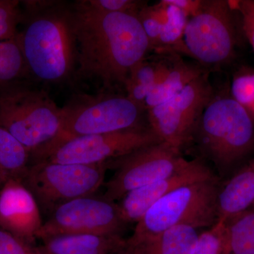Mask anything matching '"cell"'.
I'll return each mask as SVG.
<instances>
[{
    "instance_id": "obj_13",
    "label": "cell",
    "mask_w": 254,
    "mask_h": 254,
    "mask_svg": "<svg viewBox=\"0 0 254 254\" xmlns=\"http://www.w3.org/2000/svg\"><path fill=\"white\" fill-rule=\"evenodd\" d=\"M215 176L203 159L190 160L187 166L177 173L124 195L118 203L122 218L126 224L137 223L155 203L170 192L184 185Z\"/></svg>"
},
{
    "instance_id": "obj_16",
    "label": "cell",
    "mask_w": 254,
    "mask_h": 254,
    "mask_svg": "<svg viewBox=\"0 0 254 254\" xmlns=\"http://www.w3.org/2000/svg\"><path fill=\"white\" fill-rule=\"evenodd\" d=\"M254 204V158L223 185L217 198L218 221L226 222Z\"/></svg>"
},
{
    "instance_id": "obj_17",
    "label": "cell",
    "mask_w": 254,
    "mask_h": 254,
    "mask_svg": "<svg viewBox=\"0 0 254 254\" xmlns=\"http://www.w3.org/2000/svg\"><path fill=\"white\" fill-rule=\"evenodd\" d=\"M199 229L179 225L135 243L127 242L128 254H192Z\"/></svg>"
},
{
    "instance_id": "obj_24",
    "label": "cell",
    "mask_w": 254,
    "mask_h": 254,
    "mask_svg": "<svg viewBox=\"0 0 254 254\" xmlns=\"http://www.w3.org/2000/svg\"><path fill=\"white\" fill-rule=\"evenodd\" d=\"M137 16L148 38L150 51H156L162 28L168 19L166 4L163 1L154 6L147 4L140 10Z\"/></svg>"
},
{
    "instance_id": "obj_27",
    "label": "cell",
    "mask_w": 254,
    "mask_h": 254,
    "mask_svg": "<svg viewBox=\"0 0 254 254\" xmlns=\"http://www.w3.org/2000/svg\"><path fill=\"white\" fill-rule=\"evenodd\" d=\"M22 3L0 0V41L16 39L22 16Z\"/></svg>"
},
{
    "instance_id": "obj_10",
    "label": "cell",
    "mask_w": 254,
    "mask_h": 254,
    "mask_svg": "<svg viewBox=\"0 0 254 254\" xmlns=\"http://www.w3.org/2000/svg\"><path fill=\"white\" fill-rule=\"evenodd\" d=\"M163 142L148 127L70 138L32 157L31 163H56L95 165L108 163L146 145Z\"/></svg>"
},
{
    "instance_id": "obj_3",
    "label": "cell",
    "mask_w": 254,
    "mask_h": 254,
    "mask_svg": "<svg viewBox=\"0 0 254 254\" xmlns=\"http://www.w3.org/2000/svg\"><path fill=\"white\" fill-rule=\"evenodd\" d=\"M202 156L225 176L254 149V120L231 95H214L193 133ZM191 140V141H192Z\"/></svg>"
},
{
    "instance_id": "obj_29",
    "label": "cell",
    "mask_w": 254,
    "mask_h": 254,
    "mask_svg": "<svg viewBox=\"0 0 254 254\" xmlns=\"http://www.w3.org/2000/svg\"><path fill=\"white\" fill-rule=\"evenodd\" d=\"M0 254H41L34 243L0 229Z\"/></svg>"
},
{
    "instance_id": "obj_12",
    "label": "cell",
    "mask_w": 254,
    "mask_h": 254,
    "mask_svg": "<svg viewBox=\"0 0 254 254\" xmlns=\"http://www.w3.org/2000/svg\"><path fill=\"white\" fill-rule=\"evenodd\" d=\"M126 225L116 202L95 194L60 205L43 222L38 239L67 234H119Z\"/></svg>"
},
{
    "instance_id": "obj_8",
    "label": "cell",
    "mask_w": 254,
    "mask_h": 254,
    "mask_svg": "<svg viewBox=\"0 0 254 254\" xmlns=\"http://www.w3.org/2000/svg\"><path fill=\"white\" fill-rule=\"evenodd\" d=\"M144 113V109L126 95L103 94L75 100L63 108V126L59 136L41 152L76 137L143 127L141 120Z\"/></svg>"
},
{
    "instance_id": "obj_4",
    "label": "cell",
    "mask_w": 254,
    "mask_h": 254,
    "mask_svg": "<svg viewBox=\"0 0 254 254\" xmlns=\"http://www.w3.org/2000/svg\"><path fill=\"white\" fill-rule=\"evenodd\" d=\"M63 120V108L46 92L24 82L0 93V127L15 137L31 157L58 138Z\"/></svg>"
},
{
    "instance_id": "obj_33",
    "label": "cell",
    "mask_w": 254,
    "mask_h": 254,
    "mask_svg": "<svg viewBox=\"0 0 254 254\" xmlns=\"http://www.w3.org/2000/svg\"><path fill=\"white\" fill-rule=\"evenodd\" d=\"M1 186H2V185H1V183H0V189H1Z\"/></svg>"
},
{
    "instance_id": "obj_31",
    "label": "cell",
    "mask_w": 254,
    "mask_h": 254,
    "mask_svg": "<svg viewBox=\"0 0 254 254\" xmlns=\"http://www.w3.org/2000/svg\"><path fill=\"white\" fill-rule=\"evenodd\" d=\"M165 1L181 9L188 18L193 16L198 11L201 2L199 0H165Z\"/></svg>"
},
{
    "instance_id": "obj_25",
    "label": "cell",
    "mask_w": 254,
    "mask_h": 254,
    "mask_svg": "<svg viewBox=\"0 0 254 254\" xmlns=\"http://www.w3.org/2000/svg\"><path fill=\"white\" fill-rule=\"evenodd\" d=\"M230 95L254 120V69L244 66L232 78Z\"/></svg>"
},
{
    "instance_id": "obj_22",
    "label": "cell",
    "mask_w": 254,
    "mask_h": 254,
    "mask_svg": "<svg viewBox=\"0 0 254 254\" xmlns=\"http://www.w3.org/2000/svg\"><path fill=\"white\" fill-rule=\"evenodd\" d=\"M27 68L16 39L0 41V93L24 82Z\"/></svg>"
},
{
    "instance_id": "obj_5",
    "label": "cell",
    "mask_w": 254,
    "mask_h": 254,
    "mask_svg": "<svg viewBox=\"0 0 254 254\" xmlns=\"http://www.w3.org/2000/svg\"><path fill=\"white\" fill-rule=\"evenodd\" d=\"M220 178L188 184L165 195L136 223L128 243H135L179 225L200 229L218 222L217 198Z\"/></svg>"
},
{
    "instance_id": "obj_30",
    "label": "cell",
    "mask_w": 254,
    "mask_h": 254,
    "mask_svg": "<svg viewBox=\"0 0 254 254\" xmlns=\"http://www.w3.org/2000/svg\"><path fill=\"white\" fill-rule=\"evenodd\" d=\"M230 6L240 14L242 28L254 51V0L232 1Z\"/></svg>"
},
{
    "instance_id": "obj_14",
    "label": "cell",
    "mask_w": 254,
    "mask_h": 254,
    "mask_svg": "<svg viewBox=\"0 0 254 254\" xmlns=\"http://www.w3.org/2000/svg\"><path fill=\"white\" fill-rule=\"evenodd\" d=\"M43 225L38 202L21 180L0 189V229L34 243Z\"/></svg>"
},
{
    "instance_id": "obj_7",
    "label": "cell",
    "mask_w": 254,
    "mask_h": 254,
    "mask_svg": "<svg viewBox=\"0 0 254 254\" xmlns=\"http://www.w3.org/2000/svg\"><path fill=\"white\" fill-rule=\"evenodd\" d=\"M109 163L86 165L42 160L30 164L21 182L41 212L49 214L69 200L95 194L104 182Z\"/></svg>"
},
{
    "instance_id": "obj_21",
    "label": "cell",
    "mask_w": 254,
    "mask_h": 254,
    "mask_svg": "<svg viewBox=\"0 0 254 254\" xmlns=\"http://www.w3.org/2000/svg\"><path fill=\"white\" fill-rule=\"evenodd\" d=\"M228 254H254V209L225 222Z\"/></svg>"
},
{
    "instance_id": "obj_34",
    "label": "cell",
    "mask_w": 254,
    "mask_h": 254,
    "mask_svg": "<svg viewBox=\"0 0 254 254\" xmlns=\"http://www.w3.org/2000/svg\"><path fill=\"white\" fill-rule=\"evenodd\" d=\"M252 208H254V204L253 205V206L252 207Z\"/></svg>"
},
{
    "instance_id": "obj_2",
    "label": "cell",
    "mask_w": 254,
    "mask_h": 254,
    "mask_svg": "<svg viewBox=\"0 0 254 254\" xmlns=\"http://www.w3.org/2000/svg\"><path fill=\"white\" fill-rule=\"evenodd\" d=\"M23 2L16 41L28 76L53 85L75 78L78 49L73 4L58 1Z\"/></svg>"
},
{
    "instance_id": "obj_6",
    "label": "cell",
    "mask_w": 254,
    "mask_h": 254,
    "mask_svg": "<svg viewBox=\"0 0 254 254\" xmlns=\"http://www.w3.org/2000/svg\"><path fill=\"white\" fill-rule=\"evenodd\" d=\"M229 1L204 0L189 18L184 43L190 56L205 69L220 68L236 55L238 32Z\"/></svg>"
},
{
    "instance_id": "obj_20",
    "label": "cell",
    "mask_w": 254,
    "mask_h": 254,
    "mask_svg": "<svg viewBox=\"0 0 254 254\" xmlns=\"http://www.w3.org/2000/svg\"><path fill=\"white\" fill-rule=\"evenodd\" d=\"M163 63V60L150 61L145 58L131 68L125 81L126 96L143 109L145 98L156 85Z\"/></svg>"
},
{
    "instance_id": "obj_32",
    "label": "cell",
    "mask_w": 254,
    "mask_h": 254,
    "mask_svg": "<svg viewBox=\"0 0 254 254\" xmlns=\"http://www.w3.org/2000/svg\"><path fill=\"white\" fill-rule=\"evenodd\" d=\"M112 254H128L127 250V246L125 248L122 249V250H119L118 252H115V253Z\"/></svg>"
},
{
    "instance_id": "obj_19",
    "label": "cell",
    "mask_w": 254,
    "mask_h": 254,
    "mask_svg": "<svg viewBox=\"0 0 254 254\" xmlns=\"http://www.w3.org/2000/svg\"><path fill=\"white\" fill-rule=\"evenodd\" d=\"M31 153L9 131L0 127V183L22 180L31 163Z\"/></svg>"
},
{
    "instance_id": "obj_15",
    "label": "cell",
    "mask_w": 254,
    "mask_h": 254,
    "mask_svg": "<svg viewBox=\"0 0 254 254\" xmlns=\"http://www.w3.org/2000/svg\"><path fill=\"white\" fill-rule=\"evenodd\" d=\"M41 240V254H112L127 246L119 234H67Z\"/></svg>"
},
{
    "instance_id": "obj_28",
    "label": "cell",
    "mask_w": 254,
    "mask_h": 254,
    "mask_svg": "<svg viewBox=\"0 0 254 254\" xmlns=\"http://www.w3.org/2000/svg\"><path fill=\"white\" fill-rule=\"evenodd\" d=\"M88 6L104 12L127 13L138 15L148 3L135 0H86Z\"/></svg>"
},
{
    "instance_id": "obj_11",
    "label": "cell",
    "mask_w": 254,
    "mask_h": 254,
    "mask_svg": "<svg viewBox=\"0 0 254 254\" xmlns=\"http://www.w3.org/2000/svg\"><path fill=\"white\" fill-rule=\"evenodd\" d=\"M115 171L103 196L119 201L132 190L170 176L188 165L181 152L165 142L143 147L113 160Z\"/></svg>"
},
{
    "instance_id": "obj_9",
    "label": "cell",
    "mask_w": 254,
    "mask_h": 254,
    "mask_svg": "<svg viewBox=\"0 0 254 254\" xmlns=\"http://www.w3.org/2000/svg\"><path fill=\"white\" fill-rule=\"evenodd\" d=\"M215 95L208 71L165 103L146 112L150 129L160 141L181 152L191 141L207 105Z\"/></svg>"
},
{
    "instance_id": "obj_18",
    "label": "cell",
    "mask_w": 254,
    "mask_h": 254,
    "mask_svg": "<svg viewBox=\"0 0 254 254\" xmlns=\"http://www.w3.org/2000/svg\"><path fill=\"white\" fill-rule=\"evenodd\" d=\"M206 71L208 70L200 65L186 63L181 59H174L163 79L145 98V110L147 112L170 100Z\"/></svg>"
},
{
    "instance_id": "obj_26",
    "label": "cell",
    "mask_w": 254,
    "mask_h": 254,
    "mask_svg": "<svg viewBox=\"0 0 254 254\" xmlns=\"http://www.w3.org/2000/svg\"><path fill=\"white\" fill-rule=\"evenodd\" d=\"M192 254H228L225 222L218 221L200 233Z\"/></svg>"
},
{
    "instance_id": "obj_23",
    "label": "cell",
    "mask_w": 254,
    "mask_h": 254,
    "mask_svg": "<svg viewBox=\"0 0 254 254\" xmlns=\"http://www.w3.org/2000/svg\"><path fill=\"white\" fill-rule=\"evenodd\" d=\"M167 6L168 19L162 28L157 52H175L188 55L185 43V28L188 16L181 9L168 4L163 0Z\"/></svg>"
},
{
    "instance_id": "obj_1",
    "label": "cell",
    "mask_w": 254,
    "mask_h": 254,
    "mask_svg": "<svg viewBox=\"0 0 254 254\" xmlns=\"http://www.w3.org/2000/svg\"><path fill=\"white\" fill-rule=\"evenodd\" d=\"M73 8L78 49L75 78L99 82L106 91L124 86L131 68L150 51L138 16L98 11L86 0Z\"/></svg>"
}]
</instances>
